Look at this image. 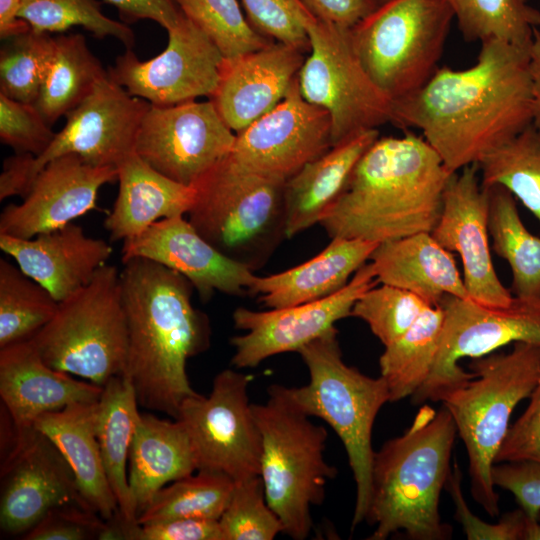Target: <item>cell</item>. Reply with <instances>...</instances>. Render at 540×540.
Wrapping results in <instances>:
<instances>
[{"mask_svg":"<svg viewBox=\"0 0 540 540\" xmlns=\"http://www.w3.org/2000/svg\"><path fill=\"white\" fill-rule=\"evenodd\" d=\"M390 123L421 131L452 173L478 165L532 123L530 46L481 42L473 65L439 67L420 89L392 101Z\"/></svg>","mask_w":540,"mask_h":540,"instance_id":"1","label":"cell"},{"mask_svg":"<svg viewBox=\"0 0 540 540\" xmlns=\"http://www.w3.org/2000/svg\"><path fill=\"white\" fill-rule=\"evenodd\" d=\"M121 286L128 326L125 373L139 406L177 418L197 392L186 372L189 358L209 345V325L191 301L194 289L182 274L156 261L123 262Z\"/></svg>","mask_w":540,"mask_h":540,"instance_id":"2","label":"cell"},{"mask_svg":"<svg viewBox=\"0 0 540 540\" xmlns=\"http://www.w3.org/2000/svg\"><path fill=\"white\" fill-rule=\"evenodd\" d=\"M452 174L422 136L378 137L319 224L331 238L378 244L432 232Z\"/></svg>","mask_w":540,"mask_h":540,"instance_id":"3","label":"cell"},{"mask_svg":"<svg viewBox=\"0 0 540 540\" xmlns=\"http://www.w3.org/2000/svg\"><path fill=\"white\" fill-rule=\"evenodd\" d=\"M456 435L444 406L437 411L423 404L400 436L375 451L365 518L375 526L369 540H385L399 531L412 540L451 538L439 506Z\"/></svg>","mask_w":540,"mask_h":540,"instance_id":"4","label":"cell"},{"mask_svg":"<svg viewBox=\"0 0 540 540\" xmlns=\"http://www.w3.org/2000/svg\"><path fill=\"white\" fill-rule=\"evenodd\" d=\"M469 368L475 376L444 393L439 401L465 445L472 497L495 517L499 494L492 468L514 409L529 398L540 376V345L516 342L508 353L471 359Z\"/></svg>","mask_w":540,"mask_h":540,"instance_id":"5","label":"cell"},{"mask_svg":"<svg viewBox=\"0 0 540 540\" xmlns=\"http://www.w3.org/2000/svg\"><path fill=\"white\" fill-rule=\"evenodd\" d=\"M337 334L334 328L298 351L309 372L306 385L280 388L309 417L324 420L343 443L356 484L354 529L366 518L375 453L372 430L390 395L381 376L372 378L344 362Z\"/></svg>","mask_w":540,"mask_h":540,"instance_id":"6","label":"cell"},{"mask_svg":"<svg viewBox=\"0 0 540 540\" xmlns=\"http://www.w3.org/2000/svg\"><path fill=\"white\" fill-rule=\"evenodd\" d=\"M268 399L252 404L261 434L260 478L267 503L283 524V533L294 540L309 536L311 509L325 497L337 470L324 458L327 431L271 385Z\"/></svg>","mask_w":540,"mask_h":540,"instance_id":"7","label":"cell"},{"mask_svg":"<svg viewBox=\"0 0 540 540\" xmlns=\"http://www.w3.org/2000/svg\"><path fill=\"white\" fill-rule=\"evenodd\" d=\"M284 184L229 154L193 185L188 220L220 252L255 271L286 238Z\"/></svg>","mask_w":540,"mask_h":540,"instance_id":"8","label":"cell"},{"mask_svg":"<svg viewBox=\"0 0 540 540\" xmlns=\"http://www.w3.org/2000/svg\"><path fill=\"white\" fill-rule=\"evenodd\" d=\"M53 369L99 386L126 370L128 326L121 272L101 266L84 287L59 303L54 317L31 338Z\"/></svg>","mask_w":540,"mask_h":540,"instance_id":"9","label":"cell"},{"mask_svg":"<svg viewBox=\"0 0 540 540\" xmlns=\"http://www.w3.org/2000/svg\"><path fill=\"white\" fill-rule=\"evenodd\" d=\"M453 19L446 0H387L349 33L365 71L394 101L420 89L439 68Z\"/></svg>","mask_w":540,"mask_h":540,"instance_id":"10","label":"cell"},{"mask_svg":"<svg viewBox=\"0 0 540 540\" xmlns=\"http://www.w3.org/2000/svg\"><path fill=\"white\" fill-rule=\"evenodd\" d=\"M150 103L130 95L107 75L66 114L63 128L39 156L15 153L3 162L0 199L24 198L38 173L53 159L74 154L95 166L118 165L135 152L137 134Z\"/></svg>","mask_w":540,"mask_h":540,"instance_id":"11","label":"cell"},{"mask_svg":"<svg viewBox=\"0 0 540 540\" xmlns=\"http://www.w3.org/2000/svg\"><path fill=\"white\" fill-rule=\"evenodd\" d=\"M307 32L309 55L298 74L299 90L305 100L328 112L332 146L390 123L392 100L362 66L349 28L315 18Z\"/></svg>","mask_w":540,"mask_h":540,"instance_id":"12","label":"cell"},{"mask_svg":"<svg viewBox=\"0 0 540 540\" xmlns=\"http://www.w3.org/2000/svg\"><path fill=\"white\" fill-rule=\"evenodd\" d=\"M439 305L444 324L438 355L426 382L412 396L414 404L437 402L450 389L475 376L459 360L477 358L516 342L540 345V297L513 296L506 306H489L455 296Z\"/></svg>","mask_w":540,"mask_h":540,"instance_id":"13","label":"cell"},{"mask_svg":"<svg viewBox=\"0 0 540 540\" xmlns=\"http://www.w3.org/2000/svg\"><path fill=\"white\" fill-rule=\"evenodd\" d=\"M250 381L248 375L225 369L214 378L208 396L197 393L181 404L176 419L189 436L198 469L234 481L260 475L262 443L248 397Z\"/></svg>","mask_w":540,"mask_h":540,"instance_id":"14","label":"cell"},{"mask_svg":"<svg viewBox=\"0 0 540 540\" xmlns=\"http://www.w3.org/2000/svg\"><path fill=\"white\" fill-rule=\"evenodd\" d=\"M166 48L140 60L127 49L107 73L130 95L154 106L210 99L219 84L225 57L213 41L181 13L168 31Z\"/></svg>","mask_w":540,"mask_h":540,"instance_id":"15","label":"cell"},{"mask_svg":"<svg viewBox=\"0 0 540 540\" xmlns=\"http://www.w3.org/2000/svg\"><path fill=\"white\" fill-rule=\"evenodd\" d=\"M235 140L236 133L211 100L150 105L137 134L135 152L161 174L193 186L231 153Z\"/></svg>","mask_w":540,"mask_h":540,"instance_id":"16","label":"cell"},{"mask_svg":"<svg viewBox=\"0 0 540 540\" xmlns=\"http://www.w3.org/2000/svg\"><path fill=\"white\" fill-rule=\"evenodd\" d=\"M1 465V529L29 531L50 510L62 506L91 509L79 492L69 464L35 427L14 432ZM93 511V510H92Z\"/></svg>","mask_w":540,"mask_h":540,"instance_id":"17","label":"cell"},{"mask_svg":"<svg viewBox=\"0 0 540 540\" xmlns=\"http://www.w3.org/2000/svg\"><path fill=\"white\" fill-rule=\"evenodd\" d=\"M377 284L379 281L368 263L344 288L323 299L268 311L235 309L234 326L246 333L230 340L235 350L231 364L236 368H254L274 355L298 352L334 329L337 321L351 316L358 298Z\"/></svg>","mask_w":540,"mask_h":540,"instance_id":"18","label":"cell"},{"mask_svg":"<svg viewBox=\"0 0 540 540\" xmlns=\"http://www.w3.org/2000/svg\"><path fill=\"white\" fill-rule=\"evenodd\" d=\"M331 147L330 116L304 99L297 78L277 106L236 133L230 156L249 170L286 182Z\"/></svg>","mask_w":540,"mask_h":540,"instance_id":"19","label":"cell"},{"mask_svg":"<svg viewBox=\"0 0 540 540\" xmlns=\"http://www.w3.org/2000/svg\"><path fill=\"white\" fill-rule=\"evenodd\" d=\"M437 242L457 253L470 299L489 306H506L513 295L500 281L489 244V190L482 187L479 166L472 164L449 178L442 210L431 232Z\"/></svg>","mask_w":540,"mask_h":540,"instance_id":"20","label":"cell"},{"mask_svg":"<svg viewBox=\"0 0 540 540\" xmlns=\"http://www.w3.org/2000/svg\"><path fill=\"white\" fill-rule=\"evenodd\" d=\"M118 177V168L95 166L74 154L57 157L36 176L20 204L0 216V234L30 239L61 228L96 206L99 189Z\"/></svg>","mask_w":540,"mask_h":540,"instance_id":"21","label":"cell"},{"mask_svg":"<svg viewBox=\"0 0 540 540\" xmlns=\"http://www.w3.org/2000/svg\"><path fill=\"white\" fill-rule=\"evenodd\" d=\"M156 261L186 277L203 301L216 292L250 293L256 275L203 238L183 216L159 220L123 241L122 262L131 258Z\"/></svg>","mask_w":540,"mask_h":540,"instance_id":"22","label":"cell"},{"mask_svg":"<svg viewBox=\"0 0 540 540\" xmlns=\"http://www.w3.org/2000/svg\"><path fill=\"white\" fill-rule=\"evenodd\" d=\"M305 52L292 45L267 46L224 60L211 100L224 122L238 133L271 111L298 78Z\"/></svg>","mask_w":540,"mask_h":540,"instance_id":"23","label":"cell"},{"mask_svg":"<svg viewBox=\"0 0 540 540\" xmlns=\"http://www.w3.org/2000/svg\"><path fill=\"white\" fill-rule=\"evenodd\" d=\"M70 375L48 366L30 338L1 348L0 395L16 431L34 427L44 413L99 401L103 386Z\"/></svg>","mask_w":540,"mask_h":540,"instance_id":"24","label":"cell"},{"mask_svg":"<svg viewBox=\"0 0 540 540\" xmlns=\"http://www.w3.org/2000/svg\"><path fill=\"white\" fill-rule=\"evenodd\" d=\"M0 248L59 303L88 284L112 254L106 241L72 222L30 239L0 234Z\"/></svg>","mask_w":540,"mask_h":540,"instance_id":"25","label":"cell"},{"mask_svg":"<svg viewBox=\"0 0 540 540\" xmlns=\"http://www.w3.org/2000/svg\"><path fill=\"white\" fill-rule=\"evenodd\" d=\"M369 261L379 283L407 290L431 306L447 295L470 299L452 252L431 232L380 243Z\"/></svg>","mask_w":540,"mask_h":540,"instance_id":"26","label":"cell"},{"mask_svg":"<svg viewBox=\"0 0 540 540\" xmlns=\"http://www.w3.org/2000/svg\"><path fill=\"white\" fill-rule=\"evenodd\" d=\"M378 243L333 237L320 253L285 271L257 276L250 293L270 309L285 308L328 297L344 288L370 260Z\"/></svg>","mask_w":540,"mask_h":540,"instance_id":"27","label":"cell"},{"mask_svg":"<svg viewBox=\"0 0 540 540\" xmlns=\"http://www.w3.org/2000/svg\"><path fill=\"white\" fill-rule=\"evenodd\" d=\"M119 190L104 225L113 241L132 238L155 222L188 214L196 189L161 174L136 152L118 165Z\"/></svg>","mask_w":540,"mask_h":540,"instance_id":"28","label":"cell"},{"mask_svg":"<svg viewBox=\"0 0 540 540\" xmlns=\"http://www.w3.org/2000/svg\"><path fill=\"white\" fill-rule=\"evenodd\" d=\"M378 137V129L354 134L304 165L285 182L286 238L320 223L341 195L359 159Z\"/></svg>","mask_w":540,"mask_h":540,"instance_id":"29","label":"cell"},{"mask_svg":"<svg viewBox=\"0 0 540 540\" xmlns=\"http://www.w3.org/2000/svg\"><path fill=\"white\" fill-rule=\"evenodd\" d=\"M97 402L73 403L39 416L34 427L60 451L75 476L79 492L102 519L119 513L96 436Z\"/></svg>","mask_w":540,"mask_h":540,"instance_id":"30","label":"cell"},{"mask_svg":"<svg viewBox=\"0 0 540 540\" xmlns=\"http://www.w3.org/2000/svg\"><path fill=\"white\" fill-rule=\"evenodd\" d=\"M197 460L182 423L140 414L129 452V487L137 517L169 482L197 471Z\"/></svg>","mask_w":540,"mask_h":540,"instance_id":"31","label":"cell"},{"mask_svg":"<svg viewBox=\"0 0 540 540\" xmlns=\"http://www.w3.org/2000/svg\"><path fill=\"white\" fill-rule=\"evenodd\" d=\"M135 390L124 375L110 378L97 403L96 436L105 473L117 501L121 518L136 522L128 476L127 459L140 415Z\"/></svg>","mask_w":540,"mask_h":540,"instance_id":"32","label":"cell"},{"mask_svg":"<svg viewBox=\"0 0 540 540\" xmlns=\"http://www.w3.org/2000/svg\"><path fill=\"white\" fill-rule=\"evenodd\" d=\"M107 75L82 34L56 36L53 60L34 105L52 126L77 107Z\"/></svg>","mask_w":540,"mask_h":540,"instance_id":"33","label":"cell"},{"mask_svg":"<svg viewBox=\"0 0 540 540\" xmlns=\"http://www.w3.org/2000/svg\"><path fill=\"white\" fill-rule=\"evenodd\" d=\"M444 311L429 306L397 340L385 346L379 358L390 402L411 397L430 376L439 351Z\"/></svg>","mask_w":540,"mask_h":540,"instance_id":"34","label":"cell"},{"mask_svg":"<svg viewBox=\"0 0 540 540\" xmlns=\"http://www.w3.org/2000/svg\"><path fill=\"white\" fill-rule=\"evenodd\" d=\"M489 190L492 248L512 272L511 293L540 297V237L530 233L518 213L515 197L501 186Z\"/></svg>","mask_w":540,"mask_h":540,"instance_id":"35","label":"cell"},{"mask_svg":"<svg viewBox=\"0 0 540 540\" xmlns=\"http://www.w3.org/2000/svg\"><path fill=\"white\" fill-rule=\"evenodd\" d=\"M467 42L498 40L530 46L540 10L528 0H446Z\"/></svg>","mask_w":540,"mask_h":540,"instance_id":"36","label":"cell"},{"mask_svg":"<svg viewBox=\"0 0 540 540\" xmlns=\"http://www.w3.org/2000/svg\"><path fill=\"white\" fill-rule=\"evenodd\" d=\"M235 481L228 475L198 469L160 489L137 517L138 524L176 519L219 520L230 500Z\"/></svg>","mask_w":540,"mask_h":540,"instance_id":"37","label":"cell"},{"mask_svg":"<svg viewBox=\"0 0 540 540\" xmlns=\"http://www.w3.org/2000/svg\"><path fill=\"white\" fill-rule=\"evenodd\" d=\"M478 166L482 187L505 188L540 224V134L532 124L487 155Z\"/></svg>","mask_w":540,"mask_h":540,"instance_id":"38","label":"cell"},{"mask_svg":"<svg viewBox=\"0 0 540 540\" xmlns=\"http://www.w3.org/2000/svg\"><path fill=\"white\" fill-rule=\"evenodd\" d=\"M58 306L48 290L0 259V348L31 338L54 317Z\"/></svg>","mask_w":540,"mask_h":540,"instance_id":"39","label":"cell"},{"mask_svg":"<svg viewBox=\"0 0 540 540\" xmlns=\"http://www.w3.org/2000/svg\"><path fill=\"white\" fill-rule=\"evenodd\" d=\"M55 52V37L29 29L3 40L0 50V94L34 104Z\"/></svg>","mask_w":540,"mask_h":540,"instance_id":"40","label":"cell"},{"mask_svg":"<svg viewBox=\"0 0 540 540\" xmlns=\"http://www.w3.org/2000/svg\"><path fill=\"white\" fill-rule=\"evenodd\" d=\"M19 17L38 32L61 33L81 26L97 38L113 37L127 49L135 42L132 29L107 17L97 0H23Z\"/></svg>","mask_w":540,"mask_h":540,"instance_id":"41","label":"cell"},{"mask_svg":"<svg viewBox=\"0 0 540 540\" xmlns=\"http://www.w3.org/2000/svg\"><path fill=\"white\" fill-rule=\"evenodd\" d=\"M181 13L202 30L226 59L259 50L273 40L257 32L238 0H175Z\"/></svg>","mask_w":540,"mask_h":540,"instance_id":"42","label":"cell"},{"mask_svg":"<svg viewBox=\"0 0 540 540\" xmlns=\"http://www.w3.org/2000/svg\"><path fill=\"white\" fill-rule=\"evenodd\" d=\"M380 284L358 298L351 316L366 322L385 347L403 335L431 305L407 290Z\"/></svg>","mask_w":540,"mask_h":540,"instance_id":"43","label":"cell"},{"mask_svg":"<svg viewBox=\"0 0 540 540\" xmlns=\"http://www.w3.org/2000/svg\"><path fill=\"white\" fill-rule=\"evenodd\" d=\"M218 521L222 540H272L283 532L280 518L267 503L260 476L235 481Z\"/></svg>","mask_w":540,"mask_h":540,"instance_id":"44","label":"cell"},{"mask_svg":"<svg viewBox=\"0 0 540 540\" xmlns=\"http://www.w3.org/2000/svg\"><path fill=\"white\" fill-rule=\"evenodd\" d=\"M252 27L263 36L309 51L307 28L315 17L301 0H240Z\"/></svg>","mask_w":540,"mask_h":540,"instance_id":"45","label":"cell"},{"mask_svg":"<svg viewBox=\"0 0 540 540\" xmlns=\"http://www.w3.org/2000/svg\"><path fill=\"white\" fill-rule=\"evenodd\" d=\"M55 134L34 104L0 94V139L15 153L37 157L49 147Z\"/></svg>","mask_w":540,"mask_h":540,"instance_id":"46","label":"cell"},{"mask_svg":"<svg viewBox=\"0 0 540 540\" xmlns=\"http://www.w3.org/2000/svg\"><path fill=\"white\" fill-rule=\"evenodd\" d=\"M106 539L125 540H222L219 521L176 518L144 524L124 521L120 513L107 521Z\"/></svg>","mask_w":540,"mask_h":540,"instance_id":"47","label":"cell"},{"mask_svg":"<svg viewBox=\"0 0 540 540\" xmlns=\"http://www.w3.org/2000/svg\"><path fill=\"white\" fill-rule=\"evenodd\" d=\"M462 475L455 463L445 488L455 505V517L469 540H523L527 516L519 508L507 512L497 523H487L474 515L463 497Z\"/></svg>","mask_w":540,"mask_h":540,"instance_id":"48","label":"cell"},{"mask_svg":"<svg viewBox=\"0 0 540 540\" xmlns=\"http://www.w3.org/2000/svg\"><path fill=\"white\" fill-rule=\"evenodd\" d=\"M94 511L80 506H62L50 510L27 531V540H85L100 539L106 523Z\"/></svg>","mask_w":540,"mask_h":540,"instance_id":"49","label":"cell"},{"mask_svg":"<svg viewBox=\"0 0 540 540\" xmlns=\"http://www.w3.org/2000/svg\"><path fill=\"white\" fill-rule=\"evenodd\" d=\"M509 461L540 463V376L526 409L510 425L495 457V463Z\"/></svg>","mask_w":540,"mask_h":540,"instance_id":"50","label":"cell"},{"mask_svg":"<svg viewBox=\"0 0 540 540\" xmlns=\"http://www.w3.org/2000/svg\"><path fill=\"white\" fill-rule=\"evenodd\" d=\"M495 487L512 493L530 520L540 519V463L509 461L492 468Z\"/></svg>","mask_w":540,"mask_h":540,"instance_id":"51","label":"cell"},{"mask_svg":"<svg viewBox=\"0 0 540 540\" xmlns=\"http://www.w3.org/2000/svg\"><path fill=\"white\" fill-rule=\"evenodd\" d=\"M318 20L351 28L373 12L381 0H301Z\"/></svg>","mask_w":540,"mask_h":540,"instance_id":"52","label":"cell"},{"mask_svg":"<svg viewBox=\"0 0 540 540\" xmlns=\"http://www.w3.org/2000/svg\"><path fill=\"white\" fill-rule=\"evenodd\" d=\"M117 8L122 20L135 22L142 19L158 23L166 31L172 28L181 16L175 0H103Z\"/></svg>","mask_w":540,"mask_h":540,"instance_id":"53","label":"cell"},{"mask_svg":"<svg viewBox=\"0 0 540 540\" xmlns=\"http://www.w3.org/2000/svg\"><path fill=\"white\" fill-rule=\"evenodd\" d=\"M530 73L532 80V125L540 134V30L534 31L530 45Z\"/></svg>","mask_w":540,"mask_h":540,"instance_id":"54","label":"cell"},{"mask_svg":"<svg viewBox=\"0 0 540 540\" xmlns=\"http://www.w3.org/2000/svg\"><path fill=\"white\" fill-rule=\"evenodd\" d=\"M23 0H0V37L2 40L23 33L30 26L19 17Z\"/></svg>","mask_w":540,"mask_h":540,"instance_id":"55","label":"cell"},{"mask_svg":"<svg viewBox=\"0 0 540 540\" xmlns=\"http://www.w3.org/2000/svg\"><path fill=\"white\" fill-rule=\"evenodd\" d=\"M523 540H540V519L530 520L527 517Z\"/></svg>","mask_w":540,"mask_h":540,"instance_id":"56","label":"cell"},{"mask_svg":"<svg viewBox=\"0 0 540 540\" xmlns=\"http://www.w3.org/2000/svg\"><path fill=\"white\" fill-rule=\"evenodd\" d=\"M385 1H387V0H381V3H382V2H385Z\"/></svg>","mask_w":540,"mask_h":540,"instance_id":"57","label":"cell"}]
</instances>
